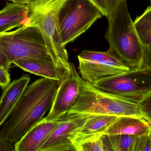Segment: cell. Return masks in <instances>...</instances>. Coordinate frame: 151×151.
I'll list each match as a JSON object with an SVG mask.
<instances>
[{
    "mask_svg": "<svg viewBox=\"0 0 151 151\" xmlns=\"http://www.w3.org/2000/svg\"><path fill=\"white\" fill-rule=\"evenodd\" d=\"M59 85L58 81L45 78L28 85L0 134L12 142L19 141L50 111Z\"/></svg>",
    "mask_w": 151,
    "mask_h": 151,
    "instance_id": "obj_1",
    "label": "cell"
},
{
    "mask_svg": "<svg viewBox=\"0 0 151 151\" xmlns=\"http://www.w3.org/2000/svg\"><path fill=\"white\" fill-rule=\"evenodd\" d=\"M65 1L33 0L26 4L30 25L38 27L42 33L58 71L60 81L69 72L71 64L62 42L58 23V12Z\"/></svg>",
    "mask_w": 151,
    "mask_h": 151,
    "instance_id": "obj_2",
    "label": "cell"
},
{
    "mask_svg": "<svg viewBox=\"0 0 151 151\" xmlns=\"http://www.w3.org/2000/svg\"><path fill=\"white\" fill-rule=\"evenodd\" d=\"M107 19L105 39L110 48L131 69L142 67L145 47L137 33L127 0H122Z\"/></svg>",
    "mask_w": 151,
    "mask_h": 151,
    "instance_id": "obj_3",
    "label": "cell"
},
{
    "mask_svg": "<svg viewBox=\"0 0 151 151\" xmlns=\"http://www.w3.org/2000/svg\"><path fill=\"white\" fill-rule=\"evenodd\" d=\"M79 81V95L67 114L135 116L147 118L137 103L99 90L81 77H80Z\"/></svg>",
    "mask_w": 151,
    "mask_h": 151,
    "instance_id": "obj_4",
    "label": "cell"
},
{
    "mask_svg": "<svg viewBox=\"0 0 151 151\" xmlns=\"http://www.w3.org/2000/svg\"><path fill=\"white\" fill-rule=\"evenodd\" d=\"M0 47L11 65L22 59L55 65L43 35L36 26L24 25L14 31L0 33Z\"/></svg>",
    "mask_w": 151,
    "mask_h": 151,
    "instance_id": "obj_5",
    "label": "cell"
},
{
    "mask_svg": "<svg viewBox=\"0 0 151 151\" xmlns=\"http://www.w3.org/2000/svg\"><path fill=\"white\" fill-rule=\"evenodd\" d=\"M102 16L98 8L90 0H66L58 15L64 46L74 41Z\"/></svg>",
    "mask_w": 151,
    "mask_h": 151,
    "instance_id": "obj_6",
    "label": "cell"
},
{
    "mask_svg": "<svg viewBox=\"0 0 151 151\" xmlns=\"http://www.w3.org/2000/svg\"><path fill=\"white\" fill-rule=\"evenodd\" d=\"M96 88L138 103L151 92V68L143 66L92 83Z\"/></svg>",
    "mask_w": 151,
    "mask_h": 151,
    "instance_id": "obj_7",
    "label": "cell"
},
{
    "mask_svg": "<svg viewBox=\"0 0 151 151\" xmlns=\"http://www.w3.org/2000/svg\"><path fill=\"white\" fill-rule=\"evenodd\" d=\"M80 76L71 63L70 70L59 83L52 106L45 119L52 121L67 113L77 99L80 92Z\"/></svg>",
    "mask_w": 151,
    "mask_h": 151,
    "instance_id": "obj_8",
    "label": "cell"
},
{
    "mask_svg": "<svg viewBox=\"0 0 151 151\" xmlns=\"http://www.w3.org/2000/svg\"><path fill=\"white\" fill-rule=\"evenodd\" d=\"M89 116L66 113L59 118V125L38 151H75L70 141V137L76 129L83 125Z\"/></svg>",
    "mask_w": 151,
    "mask_h": 151,
    "instance_id": "obj_9",
    "label": "cell"
},
{
    "mask_svg": "<svg viewBox=\"0 0 151 151\" xmlns=\"http://www.w3.org/2000/svg\"><path fill=\"white\" fill-rule=\"evenodd\" d=\"M78 58L79 66L81 78L92 84L106 78L120 74L131 70L124 62L91 61Z\"/></svg>",
    "mask_w": 151,
    "mask_h": 151,
    "instance_id": "obj_10",
    "label": "cell"
},
{
    "mask_svg": "<svg viewBox=\"0 0 151 151\" xmlns=\"http://www.w3.org/2000/svg\"><path fill=\"white\" fill-rule=\"evenodd\" d=\"M59 122V118L52 121H47L43 118L15 143V151H38Z\"/></svg>",
    "mask_w": 151,
    "mask_h": 151,
    "instance_id": "obj_11",
    "label": "cell"
},
{
    "mask_svg": "<svg viewBox=\"0 0 151 151\" xmlns=\"http://www.w3.org/2000/svg\"><path fill=\"white\" fill-rule=\"evenodd\" d=\"M30 80L29 74H23L4 90L0 97V127L9 118Z\"/></svg>",
    "mask_w": 151,
    "mask_h": 151,
    "instance_id": "obj_12",
    "label": "cell"
},
{
    "mask_svg": "<svg viewBox=\"0 0 151 151\" xmlns=\"http://www.w3.org/2000/svg\"><path fill=\"white\" fill-rule=\"evenodd\" d=\"M103 134L143 136L151 134V121L135 116L119 117Z\"/></svg>",
    "mask_w": 151,
    "mask_h": 151,
    "instance_id": "obj_13",
    "label": "cell"
},
{
    "mask_svg": "<svg viewBox=\"0 0 151 151\" xmlns=\"http://www.w3.org/2000/svg\"><path fill=\"white\" fill-rule=\"evenodd\" d=\"M118 117L108 115H89L83 125L71 134L70 141L73 146L82 140L101 135Z\"/></svg>",
    "mask_w": 151,
    "mask_h": 151,
    "instance_id": "obj_14",
    "label": "cell"
},
{
    "mask_svg": "<svg viewBox=\"0 0 151 151\" xmlns=\"http://www.w3.org/2000/svg\"><path fill=\"white\" fill-rule=\"evenodd\" d=\"M28 9L26 4L8 3L0 10V33L30 25Z\"/></svg>",
    "mask_w": 151,
    "mask_h": 151,
    "instance_id": "obj_15",
    "label": "cell"
},
{
    "mask_svg": "<svg viewBox=\"0 0 151 151\" xmlns=\"http://www.w3.org/2000/svg\"><path fill=\"white\" fill-rule=\"evenodd\" d=\"M16 66L25 72L41 76L42 78L60 82L58 71L55 65L40 60L30 59H22L13 62Z\"/></svg>",
    "mask_w": 151,
    "mask_h": 151,
    "instance_id": "obj_16",
    "label": "cell"
},
{
    "mask_svg": "<svg viewBox=\"0 0 151 151\" xmlns=\"http://www.w3.org/2000/svg\"><path fill=\"white\" fill-rule=\"evenodd\" d=\"M138 136L127 134H102L104 151H133Z\"/></svg>",
    "mask_w": 151,
    "mask_h": 151,
    "instance_id": "obj_17",
    "label": "cell"
},
{
    "mask_svg": "<svg viewBox=\"0 0 151 151\" xmlns=\"http://www.w3.org/2000/svg\"><path fill=\"white\" fill-rule=\"evenodd\" d=\"M137 33L145 47L151 44V5L134 22Z\"/></svg>",
    "mask_w": 151,
    "mask_h": 151,
    "instance_id": "obj_18",
    "label": "cell"
},
{
    "mask_svg": "<svg viewBox=\"0 0 151 151\" xmlns=\"http://www.w3.org/2000/svg\"><path fill=\"white\" fill-rule=\"evenodd\" d=\"M78 58L91 61L109 60L116 62H124L110 47L107 51L105 52L83 50L78 55Z\"/></svg>",
    "mask_w": 151,
    "mask_h": 151,
    "instance_id": "obj_19",
    "label": "cell"
},
{
    "mask_svg": "<svg viewBox=\"0 0 151 151\" xmlns=\"http://www.w3.org/2000/svg\"><path fill=\"white\" fill-rule=\"evenodd\" d=\"M101 135L82 140L73 144L76 151H104Z\"/></svg>",
    "mask_w": 151,
    "mask_h": 151,
    "instance_id": "obj_20",
    "label": "cell"
},
{
    "mask_svg": "<svg viewBox=\"0 0 151 151\" xmlns=\"http://www.w3.org/2000/svg\"><path fill=\"white\" fill-rule=\"evenodd\" d=\"M100 10L103 16L108 18L122 0H90Z\"/></svg>",
    "mask_w": 151,
    "mask_h": 151,
    "instance_id": "obj_21",
    "label": "cell"
},
{
    "mask_svg": "<svg viewBox=\"0 0 151 151\" xmlns=\"http://www.w3.org/2000/svg\"><path fill=\"white\" fill-rule=\"evenodd\" d=\"M151 151V134L138 136L136 140L133 151Z\"/></svg>",
    "mask_w": 151,
    "mask_h": 151,
    "instance_id": "obj_22",
    "label": "cell"
},
{
    "mask_svg": "<svg viewBox=\"0 0 151 151\" xmlns=\"http://www.w3.org/2000/svg\"><path fill=\"white\" fill-rule=\"evenodd\" d=\"M138 104L145 115L151 121V92L140 100Z\"/></svg>",
    "mask_w": 151,
    "mask_h": 151,
    "instance_id": "obj_23",
    "label": "cell"
},
{
    "mask_svg": "<svg viewBox=\"0 0 151 151\" xmlns=\"http://www.w3.org/2000/svg\"><path fill=\"white\" fill-rule=\"evenodd\" d=\"M11 82L9 71L0 67V87L4 90Z\"/></svg>",
    "mask_w": 151,
    "mask_h": 151,
    "instance_id": "obj_24",
    "label": "cell"
},
{
    "mask_svg": "<svg viewBox=\"0 0 151 151\" xmlns=\"http://www.w3.org/2000/svg\"><path fill=\"white\" fill-rule=\"evenodd\" d=\"M13 143L0 134V151H15Z\"/></svg>",
    "mask_w": 151,
    "mask_h": 151,
    "instance_id": "obj_25",
    "label": "cell"
},
{
    "mask_svg": "<svg viewBox=\"0 0 151 151\" xmlns=\"http://www.w3.org/2000/svg\"><path fill=\"white\" fill-rule=\"evenodd\" d=\"M151 68V44L145 47L143 66Z\"/></svg>",
    "mask_w": 151,
    "mask_h": 151,
    "instance_id": "obj_26",
    "label": "cell"
},
{
    "mask_svg": "<svg viewBox=\"0 0 151 151\" xmlns=\"http://www.w3.org/2000/svg\"><path fill=\"white\" fill-rule=\"evenodd\" d=\"M11 65L8 62L1 48L0 47V67L7 71H9Z\"/></svg>",
    "mask_w": 151,
    "mask_h": 151,
    "instance_id": "obj_27",
    "label": "cell"
},
{
    "mask_svg": "<svg viewBox=\"0 0 151 151\" xmlns=\"http://www.w3.org/2000/svg\"><path fill=\"white\" fill-rule=\"evenodd\" d=\"M7 1H10L12 2L17 3L27 4L30 2L32 1L33 0H7Z\"/></svg>",
    "mask_w": 151,
    "mask_h": 151,
    "instance_id": "obj_28",
    "label": "cell"
},
{
    "mask_svg": "<svg viewBox=\"0 0 151 151\" xmlns=\"http://www.w3.org/2000/svg\"><path fill=\"white\" fill-rule=\"evenodd\" d=\"M150 3H151V0H150Z\"/></svg>",
    "mask_w": 151,
    "mask_h": 151,
    "instance_id": "obj_29",
    "label": "cell"
}]
</instances>
